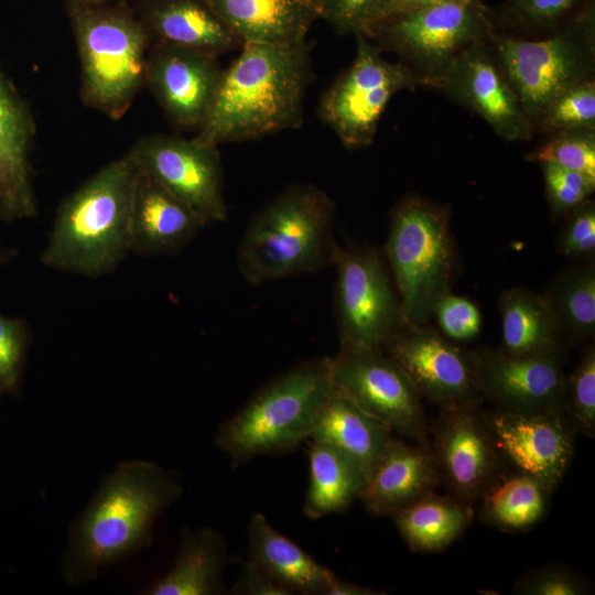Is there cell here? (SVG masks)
Listing matches in <instances>:
<instances>
[{"label":"cell","mask_w":595,"mask_h":595,"mask_svg":"<svg viewBox=\"0 0 595 595\" xmlns=\"http://www.w3.org/2000/svg\"><path fill=\"white\" fill-rule=\"evenodd\" d=\"M441 483L430 447L410 445L391 436L368 476L359 499L375 516L392 517L420 498L434 493Z\"/></svg>","instance_id":"20"},{"label":"cell","mask_w":595,"mask_h":595,"mask_svg":"<svg viewBox=\"0 0 595 595\" xmlns=\"http://www.w3.org/2000/svg\"><path fill=\"white\" fill-rule=\"evenodd\" d=\"M588 0H506L505 19L528 32H551L573 18Z\"/></svg>","instance_id":"36"},{"label":"cell","mask_w":595,"mask_h":595,"mask_svg":"<svg viewBox=\"0 0 595 595\" xmlns=\"http://www.w3.org/2000/svg\"><path fill=\"white\" fill-rule=\"evenodd\" d=\"M71 1H74V2H78V3H84V4H100V3H105L109 0H71Z\"/></svg>","instance_id":"46"},{"label":"cell","mask_w":595,"mask_h":595,"mask_svg":"<svg viewBox=\"0 0 595 595\" xmlns=\"http://www.w3.org/2000/svg\"><path fill=\"white\" fill-rule=\"evenodd\" d=\"M493 29L479 0H445L389 17L367 37L396 54L423 86L434 87L453 61Z\"/></svg>","instance_id":"9"},{"label":"cell","mask_w":595,"mask_h":595,"mask_svg":"<svg viewBox=\"0 0 595 595\" xmlns=\"http://www.w3.org/2000/svg\"><path fill=\"white\" fill-rule=\"evenodd\" d=\"M26 346L28 331L23 322L0 314V392L18 387Z\"/></svg>","instance_id":"42"},{"label":"cell","mask_w":595,"mask_h":595,"mask_svg":"<svg viewBox=\"0 0 595 595\" xmlns=\"http://www.w3.org/2000/svg\"><path fill=\"white\" fill-rule=\"evenodd\" d=\"M80 62V96L88 107L121 119L145 85L152 33L126 4L71 1Z\"/></svg>","instance_id":"6"},{"label":"cell","mask_w":595,"mask_h":595,"mask_svg":"<svg viewBox=\"0 0 595 595\" xmlns=\"http://www.w3.org/2000/svg\"><path fill=\"white\" fill-rule=\"evenodd\" d=\"M545 188V196L553 220L591 198L595 181L586 175L553 163H539Z\"/></svg>","instance_id":"39"},{"label":"cell","mask_w":595,"mask_h":595,"mask_svg":"<svg viewBox=\"0 0 595 595\" xmlns=\"http://www.w3.org/2000/svg\"><path fill=\"white\" fill-rule=\"evenodd\" d=\"M335 203L313 184H293L251 218L237 248V267L250 285L314 273L334 266Z\"/></svg>","instance_id":"4"},{"label":"cell","mask_w":595,"mask_h":595,"mask_svg":"<svg viewBox=\"0 0 595 595\" xmlns=\"http://www.w3.org/2000/svg\"><path fill=\"white\" fill-rule=\"evenodd\" d=\"M244 43L288 45L306 41L321 19L317 0H205Z\"/></svg>","instance_id":"23"},{"label":"cell","mask_w":595,"mask_h":595,"mask_svg":"<svg viewBox=\"0 0 595 595\" xmlns=\"http://www.w3.org/2000/svg\"><path fill=\"white\" fill-rule=\"evenodd\" d=\"M379 592H376L369 587L358 585L356 583L335 578L328 588L326 595H378Z\"/></svg>","instance_id":"44"},{"label":"cell","mask_w":595,"mask_h":595,"mask_svg":"<svg viewBox=\"0 0 595 595\" xmlns=\"http://www.w3.org/2000/svg\"><path fill=\"white\" fill-rule=\"evenodd\" d=\"M501 349L513 356L563 351L555 317L542 293L523 286L504 290L498 299Z\"/></svg>","instance_id":"28"},{"label":"cell","mask_w":595,"mask_h":595,"mask_svg":"<svg viewBox=\"0 0 595 595\" xmlns=\"http://www.w3.org/2000/svg\"><path fill=\"white\" fill-rule=\"evenodd\" d=\"M496 451L510 467L539 479L552 494L573 455V429L561 413L483 411ZM574 433V432H573Z\"/></svg>","instance_id":"19"},{"label":"cell","mask_w":595,"mask_h":595,"mask_svg":"<svg viewBox=\"0 0 595 595\" xmlns=\"http://www.w3.org/2000/svg\"><path fill=\"white\" fill-rule=\"evenodd\" d=\"M217 148L195 138L153 134L140 139L129 153L141 173L208 224L228 216Z\"/></svg>","instance_id":"13"},{"label":"cell","mask_w":595,"mask_h":595,"mask_svg":"<svg viewBox=\"0 0 595 595\" xmlns=\"http://www.w3.org/2000/svg\"><path fill=\"white\" fill-rule=\"evenodd\" d=\"M231 593L238 595H290L286 589L271 580L248 559L242 565Z\"/></svg>","instance_id":"43"},{"label":"cell","mask_w":595,"mask_h":595,"mask_svg":"<svg viewBox=\"0 0 595 595\" xmlns=\"http://www.w3.org/2000/svg\"><path fill=\"white\" fill-rule=\"evenodd\" d=\"M137 14L158 40L214 56L242 46L205 0H140Z\"/></svg>","instance_id":"25"},{"label":"cell","mask_w":595,"mask_h":595,"mask_svg":"<svg viewBox=\"0 0 595 595\" xmlns=\"http://www.w3.org/2000/svg\"><path fill=\"white\" fill-rule=\"evenodd\" d=\"M309 461L310 478L303 504L309 519L342 512L359 498L366 477L345 454L312 440Z\"/></svg>","instance_id":"30"},{"label":"cell","mask_w":595,"mask_h":595,"mask_svg":"<svg viewBox=\"0 0 595 595\" xmlns=\"http://www.w3.org/2000/svg\"><path fill=\"white\" fill-rule=\"evenodd\" d=\"M182 494L178 479L154 462L118 464L69 528L61 562L65 583L90 582L145 547L158 517Z\"/></svg>","instance_id":"1"},{"label":"cell","mask_w":595,"mask_h":595,"mask_svg":"<svg viewBox=\"0 0 595 595\" xmlns=\"http://www.w3.org/2000/svg\"><path fill=\"white\" fill-rule=\"evenodd\" d=\"M321 19L339 34H363L371 31L389 13L391 0H317Z\"/></svg>","instance_id":"37"},{"label":"cell","mask_w":595,"mask_h":595,"mask_svg":"<svg viewBox=\"0 0 595 595\" xmlns=\"http://www.w3.org/2000/svg\"><path fill=\"white\" fill-rule=\"evenodd\" d=\"M334 267L340 347L382 350L407 322L380 252L371 247H342Z\"/></svg>","instance_id":"11"},{"label":"cell","mask_w":595,"mask_h":595,"mask_svg":"<svg viewBox=\"0 0 595 595\" xmlns=\"http://www.w3.org/2000/svg\"><path fill=\"white\" fill-rule=\"evenodd\" d=\"M139 173L128 152L72 193L57 209L42 264L88 278L112 272L131 252V208Z\"/></svg>","instance_id":"3"},{"label":"cell","mask_w":595,"mask_h":595,"mask_svg":"<svg viewBox=\"0 0 595 595\" xmlns=\"http://www.w3.org/2000/svg\"><path fill=\"white\" fill-rule=\"evenodd\" d=\"M550 495L536 477L501 466L478 498L480 516L500 530L522 531L542 519Z\"/></svg>","instance_id":"29"},{"label":"cell","mask_w":595,"mask_h":595,"mask_svg":"<svg viewBox=\"0 0 595 595\" xmlns=\"http://www.w3.org/2000/svg\"><path fill=\"white\" fill-rule=\"evenodd\" d=\"M312 76L306 41L244 43L238 57L223 69L210 109L194 138L218 147L299 128Z\"/></svg>","instance_id":"2"},{"label":"cell","mask_w":595,"mask_h":595,"mask_svg":"<svg viewBox=\"0 0 595 595\" xmlns=\"http://www.w3.org/2000/svg\"><path fill=\"white\" fill-rule=\"evenodd\" d=\"M432 431L430 451L441 482L450 495L476 502L504 464L479 404L441 408Z\"/></svg>","instance_id":"17"},{"label":"cell","mask_w":595,"mask_h":595,"mask_svg":"<svg viewBox=\"0 0 595 595\" xmlns=\"http://www.w3.org/2000/svg\"><path fill=\"white\" fill-rule=\"evenodd\" d=\"M336 391L383 422L392 433L430 447L422 397L389 355L379 349L339 347L331 357Z\"/></svg>","instance_id":"12"},{"label":"cell","mask_w":595,"mask_h":595,"mask_svg":"<svg viewBox=\"0 0 595 595\" xmlns=\"http://www.w3.org/2000/svg\"><path fill=\"white\" fill-rule=\"evenodd\" d=\"M554 248L572 260L583 262L595 260V202L584 201L563 217Z\"/></svg>","instance_id":"38"},{"label":"cell","mask_w":595,"mask_h":595,"mask_svg":"<svg viewBox=\"0 0 595 595\" xmlns=\"http://www.w3.org/2000/svg\"><path fill=\"white\" fill-rule=\"evenodd\" d=\"M34 132L30 111L0 71V215L3 219L36 214L30 164Z\"/></svg>","instance_id":"21"},{"label":"cell","mask_w":595,"mask_h":595,"mask_svg":"<svg viewBox=\"0 0 595 595\" xmlns=\"http://www.w3.org/2000/svg\"><path fill=\"white\" fill-rule=\"evenodd\" d=\"M335 388L331 357L314 358L260 388L216 433V446L234 463L293 451L311 437Z\"/></svg>","instance_id":"5"},{"label":"cell","mask_w":595,"mask_h":595,"mask_svg":"<svg viewBox=\"0 0 595 595\" xmlns=\"http://www.w3.org/2000/svg\"><path fill=\"white\" fill-rule=\"evenodd\" d=\"M228 563L225 541L210 528L185 531L171 569L154 581L147 595H216L223 591Z\"/></svg>","instance_id":"27"},{"label":"cell","mask_w":595,"mask_h":595,"mask_svg":"<svg viewBox=\"0 0 595 595\" xmlns=\"http://www.w3.org/2000/svg\"><path fill=\"white\" fill-rule=\"evenodd\" d=\"M248 560L290 595H326L336 575L298 544L278 532L261 512L247 528Z\"/></svg>","instance_id":"24"},{"label":"cell","mask_w":595,"mask_h":595,"mask_svg":"<svg viewBox=\"0 0 595 595\" xmlns=\"http://www.w3.org/2000/svg\"><path fill=\"white\" fill-rule=\"evenodd\" d=\"M391 436L392 431L383 422L334 390L320 412L310 439L345 454L367 479Z\"/></svg>","instance_id":"26"},{"label":"cell","mask_w":595,"mask_h":595,"mask_svg":"<svg viewBox=\"0 0 595 595\" xmlns=\"http://www.w3.org/2000/svg\"><path fill=\"white\" fill-rule=\"evenodd\" d=\"M206 225L187 205L139 173L131 208V252L143 256L176 252Z\"/></svg>","instance_id":"22"},{"label":"cell","mask_w":595,"mask_h":595,"mask_svg":"<svg viewBox=\"0 0 595 595\" xmlns=\"http://www.w3.org/2000/svg\"><path fill=\"white\" fill-rule=\"evenodd\" d=\"M572 129H595V78L578 83L554 99L533 131L552 134Z\"/></svg>","instance_id":"34"},{"label":"cell","mask_w":595,"mask_h":595,"mask_svg":"<svg viewBox=\"0 0 595 595\" xmlns=\"http://www.w3.org/2000/svg\"><path fill=\"white\" fill-rule=\"evenodd\" d=\"M408 324H424L456 273L451 210L419 195L392 209L385 246Z\"/></svg>","instance_id":"7"},{"label":"cell","mask_w":595,"mask_h":595,"mask_svg":"<svg viewBox=\"0 0 595 595\" xmlns=\"http://www.w3.org/2000/svg\"><path fill=\"white\" fill-rule=\"evenodd\" d=\"M589 584L563 566H544L522 576L512 588L518 595H584Z\"/></svg>","instance_id":"41"},{"label":"cell","mask_w":595,"mask_h":595,"mask_svg":"<svg viewBox=\"0 0 595 595\" xmlns=\"http://www.w3.org/2000/svg\"><path fill=\"white\" fill-rule=\"evenodd\" d=\"M432 315L442 334L451 340H469L480 332L482 314L478 306L469 299L452 292L436 303Z\"/></svg>","instance_id":"40"},{"label":"cell","mask_w":595,"mask_h":595,"mask_svg":"<svg viewBox=\"0 0 595 595\" xmlns=\"http://www.w3.org/2000/svg\"><path fill=\"white\" fill-rule=\"evenodd\" d=\"M445 0H391L388 17L403 13L413 9L432 6ZM386 20V19H385Z\"/></svg>","instance_id":"45"},{"label":"cell","mask_w":595,"mask_h":595,"mask_svg":"<svg viewBox=\"0 0 595 595\" xmlns=\"http://www.w3.org/2000/svg\"><path fill=\"white\" fill-rule=\"evenodd\" d=\"M355 39L353 63L324 91L317 111L349 150L372 143L381 116L396 94L422 86L404 64L385 58L369 37L356 34Z\"/></svg>","instance_id":"10"},{"label":"cell","mask_w":595,"mask_h":595,"mask_svg":"<svg viewBox=\"0 0 595 595\" xmlns=\"http://www.w3.org/2000/svg\"><path fill=\"white\" fill-rule=\"evenodd\" d=\"M382 351L400 365L421 397L440 409L480 403L473 350L426 323H405Z\"/></svg>","instance_id":"14"},{"label":"cell","mask_w":595,"mask_h":595,"mask_svg":"<svg viewBox=\"0 0 595 595\" xmlns=\"http://www.w3.org/2000/svg\"><path fill=\"white\" fill-rule=\"evenodd\" d=\"M564 346H577L595 334V260L559 270L542 293Z\"/></svg>","instance_id":"32"},{"label":"cell","mask_w":595,"mask_h":595,"mask_svg":"<svg viewBox=\"0 0 595 595\" xmlns=\"http://www.w3.org/2000/svg\"><path fill=\"white\" fill-rule=\"evenodd\" d=\"M472 505L431 493L394 513L396 527L412 551L435 552L455 541L470 524Z\"/></svg>","instance_id":"31"},{"label":"cell","mask_w":595,"mask_h":595,"mask_svg":"<svg viewBox=\"0 0 595 595\" xmlns=\"http://www.w3.org/2000/svg\"><path fill=\"white\" fill-rule=\"evenodd\" d=\"M564 415L573 431L595 434V344L587 343L570 376L566 377Z\"/></svg>","instance_id":"35"},{"label":"cell","mask_w":595,"mask_h":595,"mask_svg":"<svg viewBox=\"0 0 595 595\" xmlns=\"http://www.w3.org/2000/svg\"><path fill=\"white\" fill-rule=\"evenodd\" d=\"M488 37L462 52L434 87L477 113L501 139L529 140L533 128Z\"/></svg>","instance_id":"16"},{"label":"cell","mask_w":595,"mask_h":595,"mask_svg":"<svg viewBox=\"0 0 595 595\" xmlns=\"http://www.w3.org/2000/svg\"><path fill=\"white\" fill-rule=\"evenodd\" d=\"M594 0L542 39L489 33V42L532 128L561 94L595 74ZM534 132V131H533Z\"/></svg>","instance_id":"8"},{"label":"cell","mask_w":595,"mask_h":595,"mask_svg":"<svg viewBox=\"0 0 595 595\" xmlns=\"http://www.w3.org/2000/svg\"><path fill=\"white\" fill-rule=\"evenodd\" d=\"M526 159L553 163L595 181V129H572L549 134Z\"/></svg>","instance_id":"33"},{"label":"cell","mask_w":595,"mask_h":595,"mask_svg":"<svg viewBox=\"0 0 595 595\" xmlns=\"http://www.w3.org/2000/svg\"><path fill=\"white\" fill-rule=\"evenodd\" d=\"M221 74L217 56L162 40L149 48L145 85L166 118L181 130L201 128Z\"/></svg>","instance_id":"18"},{"label":"cell","mask_w":595,"mask_h":595,"mask_svg":"<svg viewBox=\"0 0 595 595\" xmlns=\"http://www.w3.org/2000/svg\"><path fill=\"white\" fill-rule=\"evenodd\" d=\"M473 356L479 394L495 409L564 415L563 351L513 356L501 348L482 347Z\"/></svg>","instance_id":"15"}]
</instances>
